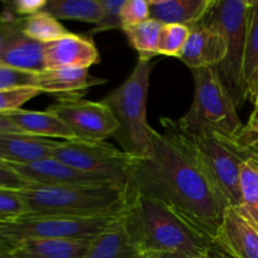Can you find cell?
<instances>
[{
    "label": "cell",
    "instance_id": "5bb4252c",
    "mask_svg": "<svg viewBox=\"0 0 258 258\" xmlns=\"http://www.w3.org/2000/svg\"><path fill=\"white\" fill-rule=\"evenodd\" d=\"M213 242L236 258H258V228L237 208H228Z\"/></svg>",
    "mask_w": 258,
    "mask_h": 258
},
{
    "label": "cell",
    "instance_id": "d6986e66",
    "mask_svg": "<svg viewBox=\"0 0 258 258\" xmlns=\"http://www.w3.org/2000/svg\"><path fill=\"white\" fill-rule=\"evenodd\" d=\"M213 0H149L150 19L160 24H180L190 28L201 22Z\"/></svg>",
    "mask_w": 258,
    "mask_h": 258
},
{
    "label": "cell",
    "instance_id": "8d00e7d4",
    "mask_svg": "<svg viewBox=\"0 0 258 258\" xmlns=\"http://www.w3.org/2000/svg\"><path fill=\"white\" fill-rule=\"evenodd\" d=\"M141 258H209V257H197L189 256L184 253H173V252H156V253H144Z\"/></svg>",
    "mask_w": 258,
    "mask_h": 258
},
{
    "label": "cell",
    "instance_id": "f35d334b",
    "mask_svg": "<svg viewBox=\"0 0 258 258\" xmlns=\"http://www.w3.org/2000/svg\"><path fill=\"white\" fill-rule=\"evenodd\" d=\"M0 133H20L5 115H0Z\"/></svg>",
    "mask_w": 258,
    "mask_h": 258
},
{
    "label": "cell",
    "instance_id": "8992f818",
    "mask_svg": "<svg viewBox=\"0 0 258 258\" xmlns=\"http://www.w3.org/2000/svg\"><path fill=\"white\" fill-rule=\"evenodd\" d=\"M194 100L188 112L176 120L179 127L189 135L214 133L239 138L243 123L237 106L219 78L216 67L191 71Z\"/></svg>",
    "mask_w": 258,
    "mask_h": 258
},
{
    "label": "cell",
    "instance_id": "603a6c76",
    "mask_svg": "<svg viewBox=\"0 0 258 258\" xmlns=\"http://www.w3.org/2000/svg\"><path fill=\"white\" fill-rule=\"evenodd\" d=\"M57 20L97 24L103 14L100 0H47L44 9Z\"/></svg>",
    "mask_w": 258,
    "mask_h": 258
},
{
    "label": "cell",
    "instance_id": "277c9868",
    "mask_svg": "<svg viewBox=\"0 0 258 258\" xmlns=\"http://www.w3.org/2000/svg\"><path fill=\"white\" fill-rule=\"evenodd\" d=\"M19 194L27 214L67 217H110L125 213L128 189L112 185H38Z\"/></svg>",
    "mask_w": 258,
    "mask_h": 258
},
{
    "label": "cell",
    "instance_id": "ab89813d",
    "mask_svg": "<svg viewBox=\"0 0 258 258\" xmlns=\"http://www.w3.org/2000/svg\"><path fill=\"white\" fill-rule=\"evenodd\" d=\"M242 131L246 135L258 136V121H256V122H247V125L243 126V130Z\"/></svg>",
    "mask_w": 258,
    "mask_h": 258
},
{
    "label": "cell",
    "instance_id": "d4e9b609",
    "mask_svg": "<svg viewBox=\"0 0 258 258\" xmlns=\"http://www.w3.org/2000/svg\"><path fill=\"white\" fill-rule=\"evenodd\" d=\"M239 185L242 204L237 209L258 228V163L252 159L242 165Z\"/></svg>",
    "mask_w": 258,
    "mask_h": 258
},
{
    "label": "cell",
    "instance_id": "9a60e30c",
    "mask_svg": "<svg viewBox=\"0 0 258 258\" xmlns=\"http://www.w3.org/2000/svg\"><path fill=\"white\" fill-rule=\"evenodd\" d=\"M57 141L23 133H0V160L30 164L52 158Z\"/></svg>",
    "mask_w": 258,
    "mask_h": 258
},
{
    "label": "cell",
    "instance_id": "44dd1931",
    "mask_svg": "<svg viewBox=\"0 0 258 258\" xmlns=\"http://www.w3.org/2000/svg\"><path fill=\"white\" fill-rule=\"evenodd\" d=\"M86 258H141L140 251L126 231L123 216L117 226L91 242Z\"/></svg>",
    "mask_w": 258,
    "mask_h": 258
},
{
    "label": "cell",
    "instance_id": "7c38bea8",
    "mask_svg": "<svg viewBox=\"0 0 258 258\" xmlns=\"http://www.w3.org/2000/svg\"><path fill=\"white\" fill-rule=\"evenodd\" d=\"M188 40L179 59L191 71L217 67L227 55V43L223 34L204 20L189 28Z\"/></svg>",
    "mask_w": 258,
    "mask_h": 258
},
{
    "label": "cell",
    "instance_id": "484cf974",
    "mask_svg": "<svg viewBox=\"0 0 258 258\" xmlns=\"http://www.w3.org/2000/svg\"><path fill=\"white\" fill-rule=\"evenodd\" d=\"M23 32L27 37L44 44L70 34L59 20L45 10H40L30 17L23 18Z\"/></svg>",
    "mask_w": 258,
    "mask_h": 258
},
{
    "label": "cell",
    "instance_id": "7bdbcfd3",
    "mask_svg": "<svg viewBox=\"0 0 258 258\" xmlns=\"http://www.w3.org/2000/svg\"><path fill=\"white\" fill-rule=\"evenodd\" d=\"M257 97H258V92H257V96H256V98H257Z\"/></svg>",
    "mask_w": 258,
    "mask_h": 258
},
{
    "label": "cell",
    "instance_id": "6da1fadb",
    "mask_svg": "<svg viewBox=\"0 0 258 258\" xmlns=\"http://www.w3.org/2000/svg\"><path fill=\"white\" fill-rule=\"evenodd\" d=\"M163 128L160 134L151 127L153 154L139 159L127 189L161 202L214 241L228 208L180 139Z\"/></svg>",
    "mask_w": 258,
    "mask_h": 258
},
{
    "label": "cell",
    "instance_id": "ffe728a7",
    "mask_svg": "<svg viewBox=\"0 0 258 258\" xmlns=\"http://www.w3.org/2000/svg\"><path fill=\"white\" fill-rule=\"evenodd\" d=\"M91 242L73 239H35L12 252L15 258H86Z\"/></svg>",
    "mask_w": 258,
    "mask_h": 258
},
{
    "label": "cell",
    "instance_id": "60d3db41",
    "mask_svg": "<svg viewBox=\"0 0 258 258\" xmlns=\"http://www.w3.org/2000/svg\"><path fill=\"white\" fill-rule=\"evenodd\" d=\"M253 103H254L253 112H252L251 116H249L248 122H256V121H258V97L253 101Z\"/></svg>",
    "mask_w": 258,
    "mask_h": 258
},
{
    "label": "cell",
    "instance_id": "f1b7e54d",
    "mask_svg": "<svg viewBox=\"0 0 258 258\" xmlns=\"http://www.w3.org/2000/svg\"><path fill=\"white\" fill-rule=\"evenodd\" d=\"M125 0H100L102 7L103 14L100 22L92 29V34L106 30H122V22H121V8Z\"/></svg>",
    "mask_w": 258,
    "mask_h": 258
},
{
    "label": "cell",
    "instance_id": "8fae6325",
    "mask_svg": "<svg viewBox=\"0 0 258 258\" xmlns=\"http://www.w3.org/2000/svg\"><path fill=\"white\" fill-rule=\"evenodd\" d=\"M9 164V163H8ZM17 173L38 185H112L120 186L110 179L77 170L54 158L30 164H9ZM125 188V186H123Z\"/></svg>",
    "mask_w": 258,
    "mask_h": 258
},
{
    "label": "cell",
    "instance_id": "4dcf8cb0",
    "mask_svg": "<svg viewBox=\"0 0 258 258\" xmlns=\"http://www.w3.org/2000/svg\"><path fill=\"white\" fill-rule=\"evenodd\" d=\"M38 73L25 72V71L15 70L8 66L0 64V91L18 87H37Z\"/></svg>",
    "mask_w": 258,
    "mask_h": 258
},
{
    "label": "cell",
    "instance_id": "7402d4cb",
    "mask_svg": "<svg viewBox=\"0 0 258 258\" xmlns=\"http://www.w3.org/2000/svg\"><path fill=\"white\" fill-rule=\"evenodd\" d=\"M243 77L247 100L253 102L258 92V0H251L249 5Z\"/></svg>",
    "mask_w": 258,
    "mask_h": 258
},
{
    "label": "cell",
    "instance_id": "4316f807",
    "mask_svg": "<svg viewBox=\"0 0 258 258\" xmlns=\"http://www.w3.org/2000/svg\"><path fill=\"white\" fill-rule=\"evenodd\" d=\"M189 27L180 24H165L163 25L159 38L158 54L170 55V57H180L186 40L189 37Z\"/></svg>",
    "mask_w": 258,
    "mask_h": 258
},
{
    "label": "cell",
    "instance_id": "ba28073f",
    "mask_svg": "<svg viewBox=\"0 0 258 258\" xmlns=\"http://www.w3.org/2000/svg\"><path fill=\"white\" fill-rule=\"evenodd\" d=\"M249 5L251 0H213L211 9L202 19L216 27L226 39L227 55L216 68L237 108L247 101L243 63Z\"/></svg>",
    "mask_w": 258,
    "mask_h": 258
},
{
    "label": "cell",
    "instance_id": "52a82bcc",
    "mask_svg": "<svg viewBox=\"0 0 258 258\" xmlns=\"http://www.w3.org/2000/svg\"><path fill=\"white\" fill-rule=\"evenodd\" d=\"M123 213L110 217H67L24 214L0 223V249L12 253L17 247L35 239H73L92 242L120 223Z\"/></svg>",
    "mask_w": 258,
    "mask_h": 258
},
{
    "label": "cell",
    "instance_id": "1f68e13d",
    "mask_svg": "<svg viewBox=\"0 0 258 258\" xmlns=\"http://www.w3.org/2000/svg\"><path fill=\"white\" fill-rule=\"evenodd\" d=\"M121 22L122 28L140 24L150 19V9L148 0H125L121 8Z\"/></svg>",
    "mask_w": 258,
    "mask_h": 258
},
{
    "label": "cell",
    "instance_id": "4fadbf2b",
    "mask_svg": "<svg viewBox=\"0 0 258 258\" xmlns=\"http://www.w3.org/2000/svg\"><path fill=\"white\" fill-rule=\"evenodd\" d=\"M100 53L90 38L70 34L44 44L45 70L55 67H82L100 63Z\"/></svg>",
    "mask_w": 258,
    "mask_h": 258
},
{
    "label": "cell",
    "instance_id": "d590c367",
    "mask_svg": "<svg viewBox=\"0 0 258 258\" xmlns=\"http://www.w3.org/2000/svg\"><path fill=\"white\" fill-rule=\"evenodd\" d=\"M239 140L243 143V145L248 149L251 154V159L258 163V136H249L242 131L239 135Z\"/></svg>",
    "mask_w": 258,
    "mask_h": 258
},
{
    "label": "cell",
    "instance_id": "e0dca14e",
    "mask_svg": "<svg viewBox=\"0 0 258 258\" xmlns=\"http://www.w3.org/2000/svg\"><path fill=\"white\" fill-rule=\"evenodd\" d=\"M0 64L25 72L42 73L45 71L44 43L32 39L19 30L0 52Z\"/></svg>",
    "mask_w": 258,
    "mask_h": 258
},
{
    "label": "cell",
    "instance_id": "b9f144b4",
    "mask_svg": "<svg viewBox=\"0 0 258 258\" xmlns=\"http://www.w3.org/2000/svg\"><path fill=\"white\" fill-rule=\"evenodd\" d=\"M0 258H15V257L13 253H9V252L0 249Z\"/></svg>",
    "mask_w": 258,
    "mask_h": 258
},
{
    "label": "cell",
    "instance_id": "e575fe53",
    "mask_svg": "<svg viewBox=\"0 0 258 258\" xmlns=\"http://www.w3.org/2000/svg\"><path fill=\"white\" fill-rule=\"evenodd\" d=\"M47 0H14L5 3V9L18 18H27L44 9Z\"/></svg>",
    "mask_w": 258,
    "mask_h": 258
},
{
    "label": "cell",
    "instance_id": "30bf717a",
    "mask_svg": "<svg viewBox=\"0 0 258 258\" xmlns=\"http://www.w3.org/2000/svg\"><path fill=\"white\" fill-rule=\"evenodd\" d=\"M75 134L76 139L103 141L115 135L118 123L102 101H87L81 96H60L48 107Z\"/></svg>",
    "mask_w": 258,
    "mask_h": 258
},
{
    "label": "cell",
    "instance_id": "5b68a950",
    "mask_svg": "<svg viewBox=\"0 0 258 258\" xmlns=\"http://www.w3.org/2000/svg\"><path fill=\"white\" fill-rule=\"evenodd\" d=\"M150 73V59L139 57L127 80L102 98L118 123L113 138L125 153L136 158H149L153 154L151 126L146 121Z\"/></svg>",
    "mask_w": 258,
    "mask_h": 258
},
{
    "label": "cell",
    "instance_id": "74e56055",
    "mask_svg": "<svg viewBox=\"0 0 258 258\" xmlns=\"http://www.w3.org/2000/svg\"><path fill=\"white\" fill-rule=\"evenodd\" d=\"M208 257L209 258H236L232 256L231 253H228L223 247H221L218 243H216V242H212V247H211V251H209Z\"/></svg>",
    "mask_w": 258,
    "mask_h": 258
},
{
    "label": "cell",
    "instance_id": "ac0fdd59",
    "mask_svg": "<svg viewBox=\"0 0 258 258\" xmlns=\"http://www.w3.org/2000/svg\"><path fill=\"white\" fill-rule=\"evenodd\" d=\"M10 122L23 134L39 136V138H55L62 140H73L75 134L58 117L55 113L47 111L18 110L5 113Z\"/></svg>",
    "mask_w": 258,
    "mask_h": 258
},
{
    "label": "cell",
    "instance_id": "3957f363",
    "mask_svg": "<svg viewBox=\"0 0 258 258\" xmlns=\"http://www.w3.org/2000/svg\"><path fill=\"white\" fill-rule=\"evenodd\" d=\"M160 121L163 127L173 131L190 151L227 208H239L242 204L241 168L251 159L248 149L239 138L214 133L189 135L179 127L176 120L163 117Z\"/></svg>",
    "mask_w": 258,
    "mask_h": 258
},
{
    "label": "cell",
    "instance_id": "f546056e",
    "mask_svg": "<svg viewBox=\"0 0 258 258\" xmlns=\"http://www.w3.org/2000/svg\"><path fill=\"white\" fill-rule=\"evenodd\" d=\"M27 214V207L19 191L0 189V223Z\"/></svg>",
    "mask_w": 258,
    "mask_h": 258
},
{
    "label": "cell",
    "instance_id": "cb8c5ba5",
    "mask_svg": "<svg viewBox=\"0 0 258 258\" xmlns=\"http://www.w3.org/2000/svg\"><path fill=\"white\" fill-rule=\"evenodd\" d=\"M163 24L153 19H148L140 24L122 28L128 39V44L139 52V57L150 59L158 55L159 38Z\"/></svg>",
    "mask_w": 258,
    "mask_h": 258
},
{
    "label": "cell",
    "instance_id": "83f0119b",
    "mask_svg": "<svg viewBox=\"0 0 258 258\" xmlns=\"http://www.w3.org/2000/svg\"><path fill=\"white\" fill-rule=\"evenodd\" d=\"M42 93L44 92L34 86L2 90L0 91V115L20 110V107L25 102L33 100Z\"/></svg>",
    "mask_w": 258,
    "mask_h": 258
},
{
    "label": "cell",
    "instance_id": "2e32d148",
    "mask_svg": "<svg viewBox=\"0 0 258 258\" xmlns=\"http://www.w3.org/2000/svg\"><path fill=\"white\" fill-rule=\"evenodd\" d=\"M90 68L82 67H55L38 73L37 87L44 93L63 96H81L90 87L105 80H100L88 72Z\"/></svg>",
    "mask_w": 258,
    "mask_h": 258
},
{
    "label": "cell",
    "instance_id": "d6a6232c",
    "mask_svg": "<svg viewBox=\"0 0 258 258\" xmlns=\"http://www.w3.org/2000/svg\"><path fill=\"white\" fill-rule=\"evenodd\" d=\"M33 184L30 181L23 178L9 164L0 160V189L20 191L28 189Z\"/></svg>",
    "mask_w": 258,
    "mask_h": 258
},
{
    "label": "cell",
    "instance_id": "836d02e7",
    "mask_svg": "<svg viewBox=\"0 0 258 258\" xmlns=\"http://www.w3.org/2000/svg\"><path fill=\"white\" fill-rule=\"evenodd\" d=\"M23 30V18H18L8 9L0 14V52L5 47L10 38Z\"/></svg>",
    "mask_w": 258,
    "mask_h": 258
},
{
    "label": "cell",
    "instance_id": "7a4b0ae2",
    "mask_svg": "<svg viewBox=\"0 0 258 258\" xmlns=\"http://www.w3.org/2000/svg\"><path fill=\"white\" fill-rule=\"evenodd\" d=\"M123 224L141 254L173 252L208 257L213 242L168 206L133 190H128Z\"/></svg>",
    "mask_w": 258,
    "mask_h": 258
},
{
    "label": "cell",
    "instance_id": "9c48e42d",
    "mask_svg": "<svg viewBox=\"0 0 258 258\" xmlns=\"http://www.w3.org/2000/svg\"><path fill=\"white\" fill-rule=\"evenodd\" d=\"M52 158L83 173L105 176L125 188L140 159L118 150L106 141L82 139L57 141Z\"/></svg>",
    "mask_w": 258,
    "mask_h": 258
}]
</instances>
